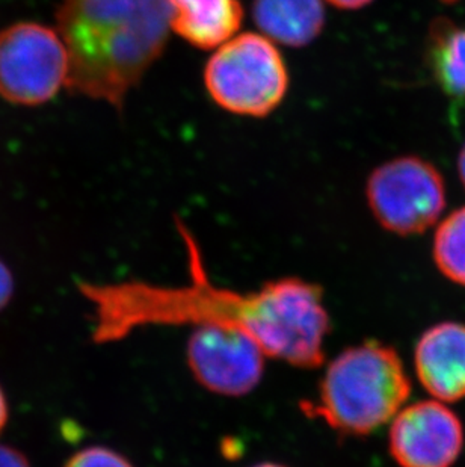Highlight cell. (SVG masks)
I'll return each instance as SVG.
<instances>
[{"instance_id":"1","label":"cell","mask_w":465,"mask_h":467,"mask_svg":"<svg viewBox=\"0 0 465 467\" xmlns=\"http://www.w3.org/2000/svg\"><path fill=\"white\" fill-rule=\"evenodd\" d=\"M176 224L188 253L186 285L80 283L97 344L119 342L144 327H225L253 337L268 358L299 369L322 366L331 319L321 287L299 277L277 278L251 292L216 286L197 239L183 221L176 218Z\"/></svg>"},{"instance_id":"2","label":"cell","mask_w":465,"mask_h":467,"mask_svg":"<svg viewBox=\"0 0 465 467\" xmlns=\"http://www.w3.org/2000/svg\"><path fill=\"white\" fill-rule=\"evenodd\" d=\"M171 18L170 0H62L68 89L121 109L167 47Z\"/></svg>"},{"instance_id":"3","label":"cell","mask_w":465,"mask_h":467,"mask_svg":"<svg viewBox=\"0 0 465 467\" xmlns=\"http://www.w3.org/2000/svg\"><path fill=\"white\" fill-rule=\"evenodd\" d=\"M411 395L399 354L377 340L349 347L326 366L317 395L301 404L342 436L365 437L390 422Z\"/></svg>"},{"instance_id":"4","label":"cell","mask_w":465,"mask_h":467,"mask_svg":"<svg viewBox=\"0 0 465 467\" xmlns=\"http://www.w3.org/2000/svg\"><path fill=\"white\" fill-rule=\"evenodd\" d=\"M289 71L275 43L245 32L234 36L204 67V87L212 100L230 114L264 119L289 91Z\"/></svg>"},{"instance_id":"5","label":"cell","mask_w":465,"mask_h":467,"mask_svg":"<svg viewBox=\"0 0 465 467\" xmlns=\"http://www.w3.org/2000/svg\"><path fill=\"white\" fill-rule=\"evenodd\" d=\"M70 57L57 29L18 22L0 31V98L18 106L50 102L67 85Z\"/></svg>"},{"instance_id":"6","label":"cell","mask_w":465,"mask_h":467,"mask_svg":"<svg viewBox=\"0 0 465 467\" xmlns=\"http://www.w3.org/2000/svg\"><path fill=\"white\" fill-rule=\"evenodd\" d=\"M366 197L382 229L399 236L423 234L446 208L443 176L418 156L382 163L369 176Z\"/></svg>"},{"instance_id":"7","label":"cell","mask_w":465,"mask_h":467,"mask_svg":"<svg viewBox=\"0 0 465 467\" xmlns=\"http://www.w3.org/2000/svg\"><path fill=\"white\" fill-rule=\"evenodd\" d=\"M268 356L253 337L225 327H193L186 362L202 388L220 397H245L264 374Z\"/></svg>"},{"instance_id":"8","label":"cell","mask_w":465,"mask_h":467,"mask_svg":"<svg viewBox=\"0 0 465 467\" xmlns=\"http://www.w3.org/2000/svg\"><path fill=\"white\" fill-rule=\"evenodd\" d=\"M462 448L461 419L443 402H416L391 423L388 450L400 467H452Z\"/></svg>"},{"instance_id":"9","label":"cell","mask_w":465,"mask_h":467,"mask_svg":"<svg viewBox=\"0 0 465 467\" xmlns=\"http://www.w3.org/2000/svg\"><path fill=\"white\" fill-rule=\"evenodd\" d=\"M414 365L426 392L439 401L465 398V324L441 322L421 335Z\"/></svg>"},{"instance_id":"10","label":"cell","mask_w":465,"mask_h":467,"mask_svg":"<svg viewBox=\"0 0 465 467\" xmlns=\"http://www.w3.org/2000/svg\"><path fill=\"white\" fill-rule=\"evenodd\" d=\"M171 31L198 49L212 50L236 36L243 22L241 0H170Z\"/></svg>"},{"instance_id":"11","label":"cell","mask_w":465,"mask_h":467,"mask_svg":"<svg viewBox=\"0 0 465 467\" xmlns=\"http://www.w3.org/2000/svg\"><path fill=\"white\" fill-rule=\"evenodd\" d=\"M253 20L266 38L285 47H305L326 26L324 0H253Z\"/></svg>"},{"instance_id":"12","label":"cell","mask_w":465,"mask_h":467,"mask_svg":"<svg viewBox=\"0 0 465 467\" xmlns=\"http://www.w3.org/2000/svg\"><path fill=\"white\" fill-rule=\"evenodd\" d=\"M426 64L443 93L465 105V27L443 17L430 23Z\"/></svg>"},{"instance_id":"13","label":"cell","mask_w":465,"mask_h":467,"mask_svg":"<svg viewBox=\"0 0 465 467\" xmlns=\"http://www.w3.org/2000/svg\"><path fill=\"white\" fill-rule=\"evenodd\" d=\"M432 256L444 277L465 287V208L452 212L439 225Z\"/></svg>"},{"instance_id":"14","label":"cell","mask_w":465,"mask_h":467,"mask_svg":"<svg viewBox=\"0 0 465 467\" xmlns=\"http://www.w3.org/2000/svg\"><path fill=\"white\" fill-rule=\"evenodd\" d=\"M64 467H133V464L110 448L89 446L71 455Z\"/></svg>"},{"instance_id":"15","label":"cell","mask_w":465,"mask_h":467,"mask_svg":"<svg viewBox=\"0 0 465 467\" xmlns=\"http://www.w3.org/2000/svg\"><path fill=\"white\" fill-rule=\"evenodd\" d=\"M14 294V277L8 265L0 259V312L8 306Z\"/></svg>"},{"instance_id":"16","label":"cell","mask_w":465,"mask_h":467,"mask_svg":"<svg viewBox=\"0 0 465 467\" xmlns=\"http://www.w3.org/2000/svg\"><path fill=\"white\" fill-rule=\"evenodd\" d=\"M0 467H31L26 455L13 446L0 445Z\"/></svg>"},{"instance_id":"17","label":"cell","mask_w":465,"mask_h":467,"mask_svg":"<svg viewBox=\"0 0 465 467\" xmlns=\"http://www.w3.org/2000/svg\"><path fill=\"white\" fill-rule=\"evenodd\" d=\"M326 2L338 9L356 11V9L365 8L367 5L372 4L373 0H326Z\"/></svg>"},{"instance_id":"18","label":"cell","mask_w":465,"mask_h":467,"mask_svg":"<svg viewBox=\"0 0 465 467\" xmlns=\"http://www.w3.org/2000/svg\"><path fill=\"white\" fill-rule=\"evenodd\" d=\"M9 407L4 390L0 388V432L4 430L5 425L8 422Z\"/></svg>"},{"instance_id":"19","label":"cell","mask_w":465,"mask_h":467,"mask_svg":"<svg viewBox=\"0 0 465 467\" xmlns=\"http://www.w3.org/2000/svg\"><path fill=\"white\" fill-rule=\"evenodd\" d=\"M458 171H460V177H461L462 185L465 188V144L460 153V159H458Z\"/></svg>"},{"instance_id":"20","label":"cell","mask_w":465,"mask_h":467,"mask_svg":"<svg viewBox=\"0 0 465 467\" xmlns=\"http://www.w3.org/2000/svg\"><path fill=\"white\" fill-rule=\"evenodd\" d=\"M253 467H287V466H283V464H278V463H260V464H255V466H253Z\"/></svg>"}]
</instances>
